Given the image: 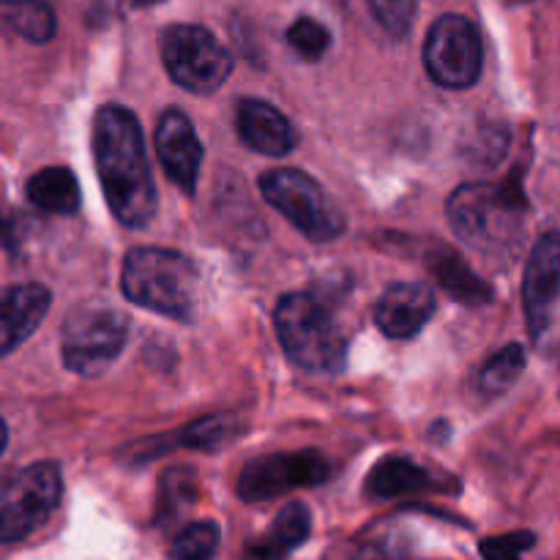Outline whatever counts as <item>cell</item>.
<instances>
[{
    "mask_svg": "<svg viewBox=\"0 0 560 560\" xmlns=\"http://www.w3.org/2000/svg\"><path fill=\"white\" fill-rule=\"evenodd\" d=\"M159 52L170 80L197 96H211L228 82L233 58L202 25H167L159 33Z\"/></svg>",
    "mask_w": 560,
    "mask_h": 560,
    "instance_id": "cell-7",
    "label": "cell"
},
{
    "mask_svg": "<svg viewBox=\"0 0 560 560\" xmlns=\"http://www.w3.org/2000/svg\"><path fill=\"white\" fill-rule=\"evenodd\" d=\"M93 159L109 211L126 228H145L156 217L159 197L145 137L135 113L104 104L93 118Z\"/></svg>",
    "mask_w": 560,
    "mask_h": 560,
    "instance_id": "cell-1",
    "label": "cell"
},
{
    "mask_svg": "<svg viewBox=\"0 0 560 560\" xmlns=\"http://www.w3.org/2000/svg\"><path fill=\"white\" fill-rule=\"evenodd\" d=\"M129 339V317L104 301L74 306L60 334V359L71 372L96 377L113 364Z\"/></svg>",
    "mask_w": 560,
    "mask_h": 560,
    "instance_id": "cell-5",
    "label": "cell"
},
{
    "mask_svg": "<svg viewBox=\"0 0 560 560\" xmlns=\"http://www.w3.org/2000/svg\"><path fill=\"white\" fill-rule=\"evenodd\" d=\"M523 370H525V348L523 345L512 342L481 364V370L476 372V388H479L485 397L506 394L509 388L520 381Z\"/></svg>",
    "mask_w": 560,
    "mask_h": 560,
    "instance_id": "cell-21",
    "label": "cell"
},
{
    "mask_svg": "<svg viewBox=\"0 0 560 560\" xmlns=\"http://www.w3.org/2000/svg\"><path fill=\"white\" fill-rule=\"evenodd\" d=\"M0 22L31 44H47L58 27L47 0H0Z\"/></svg>",
    "mask_w": 560,
    "mask_h": 560,
    "instance_id": "cell-20",
    "label": "cell"
},
{
    "mask_svg": "<svg viewBox=\"0 0 560 560\" xmlns=\"http://www.w3.org/2000/svg\"><path fill=\"white\" fill-rule=\"evenodd\" d=\"M219 547V525L211 520L189 525L175 536L170 547V560H213Z\"/></svg>",
    "mask_w": 560,
    "mask_h": 560,
    "instance_id": "cell-23",
    "label": "cell"
},
{
    "mask_svg": "<svg viewBox=\"0 0 560 560\" xmlns=\"http://www.w3.org/2000/svg\"><path fill=\"white\" fill-rule=\"evenodd\" d=\"M328 479H331V463L315 448H304V452L268 454L246 463L235 490L241 501L260 503L288 495L301 487H317Z\"/></svg>",
    "mask_w": 560,
    "mask_h": 560,
    "instance_id": "cell-10",
    "label": "cell"
},
{
    "mask_svg": "<svg viewBox=\"0 0 560 560\" xmlns=\"http://www.w3.org/2000/svg\"><path fill=\"white\" fill-rule=\"evenodd\" d=\"M120 290L142 310L191 323L197 306V268L175 249L135 246L126 252Z\"/></svg>",
    "mask_w": 560,
    "mask_h": 560,
    "instance_id": "cell-2",
    "label": "cell"
},
{
    "mask_svg": "<svg viewBox=\"0 0 560 560\" xmlns=\"http://www.w3.org/2000/svg\"><path fill=\"white\" fill-rule=\"evenodd\" d=\"M560 304V233L536 241L523 279V306L530 339H545Z\"/></svg>",
    "mask_w": 560,
    "mask_h": 560,
    "instance_id": "cell-11",
    "label": "cell"
},
{
    "mask_svg": "<svg viewBox=\"0 0 560 560\" xmlns=\"http://www.w3.org/2000/svg\"><path fill=\"white\" fill-rule=\"evenodd\" d=\"M5 443H9V430H5V421L0 419V454L5 452Z\"/></svg>",
    "mask_w": 560,
    "mask_h": 560,
    "instance_id": "cell-27",
    "label": "cell"
},
{
    "mask_svg": "<svg viewBox=\"0 0 560 560\" xmlns=\"http://www.w3.org/2000/svg\"><path fill=\"white\" fill-rule=\"evenodd\" d=\"M279 342L295 366L310 372H339L348 355V339L323 301L310 293H288L279 299L277 312Z\"/></svg>",
    "mask_w": 560,
    "mask_h": 560,
    "instance_id": "cell-3",
    "label": "cell"
},
{
    "mask_svg": "<svg viewBox=\"0 0 560 560\" xmlns=\"http://www.w3.org/2000/svg\"><path fill=\"white\" fill-rule=\"evenodd\" d=\"M63 479L55 463H36L22 468L0 485V547L16 545L42 528L58 509Z\"/></svg>",
    "mask_w": 560,
    "mask_h": 560,
    "instance_id": "cell-8",
    "label": "cell"
},
{
    "mask_svg": "<svg viewBox=\"0 0 560 560\" xmlns=\"http://www.w3.org/2000/svg\"><path fill=\"white\" fill-rule=\"evenodd\" d=\"M164 3V0H135V5H140V9H148V5H159Z\"/></svg>",
    "mask_w": 560,
    "mask_h": 560,
    "instance_id": "cell-28",
    "label": "cell"
},
{
    "mask_svg": "<svg viewBox=\"0 0 560 560\" xmlns=\"http://www.w3.org/2000/svg\"><path fill=\"white\" fill-rule=\"evenodd\" d=\"M260 195L271 208H277L299 233L310 241L326 244L345 233V217L337 202L323 191L315 178L293 167L268 170L257 180Z\"/></svg>",
    "mask_w": 560,
    "mask_h": 560,
    "instance_id": "cell-6",
    "label": "cell"
},
{
    "mask_svg": "<svg viewBox=\"0 0 560 560\" xmlns=\"http://www.w3.org/2000/svg\"><path fill=\"white\" fill-rule=\"evenodd\" d=\"M312 514L304 503H288L282 512L273 517L266 536L252 541L244 550V560H288L290 552L310 539Z\"/></svg>",
    "mask_w": 560,
    "mask_h": 560,
    "instance_id": "cell-16",
    "label": "cell"
},
{
    "mask_svg": "<svg viewBox=\"0 0 560 560\" xmlns=\"http://www.w3.org/2000/svg\"><path fill=\"white\" fill-rule=\"evenodd\" d=\"M235 126H238V137L244 140V145L262 156H288L299 142L288 115H282L262 98H241Z\"/></svg>",
    "mask_w": 560,
    "mask_h": 560,
    "instance_id": "cell-15",
    "label": "cell"
},
{
    "mask_svg": "<svg viewBox=\"0 0 560 560\" xmlns=\"http://www.w3.org/2000/svg\"><path fill=\"white\" fill-rule=\"evenodd\" d=\"M446 219L459 241L487 255L490 252L495 255L517 238L523 200L512 186L474 180L452 191L446 202Z\"/></svg>",
    "mask_w": 560,
    "mask_h": 560,
    "instance_id": "cell-4",
    "label": "cell"
},
{
    "mask_svg": "<svg viewBox=\"0 0 560 560\" xmlns=\"http://www.w3.org/2000/svg\"><path fill=\"white\" fill-rule=\"evenodd\" d=\"M25 195L38 211L47 213H71L80 211V184L69 167H44L31 175L25 186Z\"/></svg>",
    "mask_w": 560,
    "mask_h": 560,
    "instance_id": "cell-18",
    "label": "cell"
},
{
    "mask_svg": "<svg viewBox=\"0 0 560 560\" xmlns=\"http://www.w3.org/2000/svg\"><path fill=\"white\" fill-rule=\"evenodd\" d=\"M432 476L424 468L405 457H386L370 470L366 476V495L375 501H386V498L413 495V492L430 490Z\"/></svg>",
    "mask_w": 560,
    "mask_h": 560,
    "instance_id": "cell-19",
    "label": "cell"
},
{
    "mask_svg": "<svg viewBox=\"0 0 560 560\" xmlns=\"http://www.w3.org/2000/svg\"><path fill=\"white\" fill-rule=\"evenodd\" d=\"M288 44L293 52L304 60H320L331 47V33L312 16H301L288 27Z\"/></svg>",
    "mask_w": 560,
    "mask_h": 560,
    "instance_id": "cell-24",
    "label": "cell"
},
{
    "mask_svg": "<svg viewBox=\"0 0 560 560\" xmlns=\"http://www.w3.org/2000/svg\"><path fill=\"white\" fill-rule=\"evenodd\" d=\"M156 156L170 180L180 186L186 195H195L200 178L202 145L195 126L180 109H167L156 126Z\"/></svg>",
    "mask_w": 560,
    "mask_h": 560,
    "instance_id": "cell-12",
    "label": "cell"
},
{
    "mask_svg": "<svg viewBox=\"0 0 560 560\" xmlns=\"http://www.w3.org/2000/svg\"><path fill=\"white\" fill-rule=\"evenodd\" d=\"M52 293L38 282L11 284L0 290V359L14 353L25 339L36 334L47 317Z\"/></svg>",
    "mask_w": 560,
    "mask_h": 560,
    "instance_id": "cell-14",
    "label": "cell"
},
{
    "mask_svg": "<svg viewBox=\"0 0 560 560\" xmlns=\"http://www.w3.org/2000/svg\"><path fill=\"white\" fill-rule=\"evenodd\" d=\"M534 534H525V530L509 536H492V539L481 541V556H485V560H523V552L534 547Z\"/></svg>",
    "mask_w": 560,
    "mask_h": 560,
    "instance_id": "cell-26",
    "label": "cell"
},
{
    "mask_svg": "<svg viewBox=\"0 0 560 560\" xmlns=\"http://www.w3.org/2000/svg\"><path fill=\"white\" fill-rule=\"evenodd\" d=\"M485 66L481 36L463 14H443L424 42V69L441 88L468 91L479 82Z\"/></svg>",
    "mask_w": 560,
    "mask_h": 560,
    "instance_id": "cell-9",
    "label": "cell"
},
{
    "mask_svg": "<svg viewBox=\"0 0 560 560\" xmlns=\"http://www.w3.org/2000/svg\"><path fill=\"white\" fill-rule=\"evenodd\" d=\"M424 266L452 299L463 301V304H490V284L481 282V279L470 271L468 262H465L457 252L448 249V246H430V252L424 255Z\"/></svg>",
    "mask_w": 560,
    "mask_h": 560,
    "instance_id": "cell-17",
    "label": "cell"
},
{
    "mask_svg": "<svg viewBox=\"0 0 560 560\" xmlns=\"http://www.w3.org/2000/svg\"><path fill=\"white\" fill-rule=\"evenodd\" d=\"M375 20L386 27L392 36H408L416 16V0H366Z\"/></svg>",
    "mask_w": 560,
    "mask_h": 560,
    "instance_id": "cell-25",
    "label": "cell"
},
{
    "mask_svg": "<svg viewBox=\"0 0 560 560\" xmlns=\"http://www.w3.org/2000/svg\"><path fill=\"white\" fill-rule=\"evenodd\" d=\"M241 419L233 413L206 416V419L191 421L180 432H175V443L189 448H200V452H219V448L230 446L235 438L241 435Z\"/></svg>",
    "mask_w": 560,
    "mask_h": 560,
    "instance_id": "cell-22",
    "label": "cell"
},
{
    "mask_svg": "<svg viewBox=\"0 0 560 560\" xmlns=\"http://www.w3.org/2000/svg\"><path fill=\"white\" fill-rule=\"evenodd\" d=\"M438 301L430 284L397 282L375 304V323L388 339H413L435 315Z\"/></svg>",
    "mask_w": 560,
    "mask_h": 560,
    "instance_id": "cell-13",
    "label": "cell"
}]
</instances>
